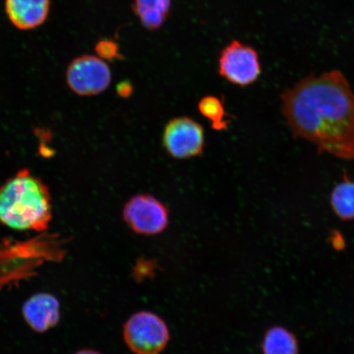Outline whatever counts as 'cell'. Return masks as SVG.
I'll return each mask as SVG.
<instances>
[{
	"mask_svg": "<svg viewBox=\"0 0 354 354\" xmlns=\"http://www.w3.org/2000/svg\"><path fill=\"white\" fill-rule=\"evenodd\" d=\"M281 99L295 138L316 145L321 153L353 160L354 93L340 71L309 75L283 91Z\"/></svg>",
	"mask_w": 354,
	"mask_h": 354,
	"instance_id": "obj_1",
	"label": "cell"
},
{
	"mask_svg": "<svg viewBox=\"0 0 354 354\" xmlns=\"http://www.w3.org/2000/svg\"><path fill=\"white\" fill-rule=\"evenodd\" d=\"M53 216L48 185L24 168L0 187V225L15 231L46 232Z\"/></svg>",
	"mask_w": 354,
	"mask_h": 354,
	"instance_id": "obj_2",
	"label": "cell"
},
{
	"mask_svg": "<svg viewBox=\"0 0 354 354\" xmlns=\"http://www.w3.org/2000/svg\"><path fill=\"white\" fill-rule=\"evenodd\" d=\"M123 336L127 347L135 354H160L169 342L170 331L157 314L141 311L127 321Z\"/></svg>",
	"mask_w": 354,
	"mask_h": 354,
	"instance_id": "obj_3",
	"label": "cell"
},
{
	"mask_svg": "<svg viewBox=\"0 0 354 354\" xmlns=\"http://www.w3.org/2000/svg\"><path fill=\"white\" fill-rule=\"evenodd\" d=\"M122 216L128 227L142 236H156L169 224L167 207L149 194L131 197L124 205Z\"/></svg>",
	"mask_w": 354,
	"mask_h": 354,
	"instance_id": "obj_4",
	"label": "cell"
},
{
	"mask_svg": "<svg viewBox=\"0 0 354 354\" xmlns=\"http://www.w3.org/2000/svg\"><path fill=\"white\" fill-rule=\"evenodd\" d=\"M261 73L259 57L254 48L232 41L221 50L218 73L232 85L249 86L259 79Z\"/></svg>",
	"mask_w": 354,
	"mask_h": 354,
	"instance_id": "obj_5",
	"label": "cell"
},
{
	"mask_svg": "<svg viewBox=\"0 0 354 354\" xmlns=\"http://www.w3.org/2000/svg\"><path fill=\"white\" fill-rule=\"evenodd\" d=\"M66 83L80 96H95L108 90L112 82L109 66L98 56L84 55L68 66Z\"/></svg>",
	"mask_w": 354,
	"mask_h": 354,
	"instance_id": "obj_6",
	"label": "cell"
},
{
	"mask_svg": "<svg viewBox=\"0 0 354 354\" xmlns=\"http://www.w3.org/2000/svg\"><path fill=\"white\" fill-rule=\"evenodd\" d=\"M162 145L175 159L201 156L205 147V128L192 118H175L167 122L163 131Z\"/></svg>",
	"mask_w": 354,
	"mask_h": 354,
	"instance_id": "obj_7",
	"label": "cell"
},
{
	"mask_svg": "<svg viewBox=\"0 0 354 354\" xmlns=\"http://www.w3.org/2000/svg\"><path fill=\"white\" fill-rule=\"evenodd\" d=\"M60 310L59 301L54 295L38 293L26 300L21 313L30 329L43 334L59 324Z\"/></svg>",
	"mask_w": 354,
	"mask_h": 354,
	"instance_id": "obj_8",
	"label": "cell"
},
{
	"mask_svg": "<svg viewBox=\"0 0 354 354\" xmlns=\"http://www.w3.org/2000/svg\"><path fill=\"white\" fill-rule=\"evenodd\" d=\"M50 0H6V12L16 28L28 30L41 26L48 19Z\"/></svg>",
	"mask_w": 354,
	"mask_h": 354,
	"instance_id": "obj_9",
	"label": "cell"
},
{
	"mask_svg": "<svg viewBox=\"0 0 354 354\" xmlns=\"http://www.w3.org/2000/svg\"><path fill=\"white\" fill-rule=\"evenodd\" d=\"M171 0H134L133 12L149 30L160 29L170 15Z\"/></svg>",
	"mask_w": 354,
	"mask_h": 354,
	"instance_id": "obj_10",
	"label": "cell"
},
{
	"mask_svg": "<svg viewBox=\"0 0 354 354\" xmlns=\"http://www.w3.org/2000/svg\"><path fill=\"white\" fill-rule=\"evenodd\" d=\"M263 352V354H299L297 339L284 327H272L264 335Z\"/></svg>",
	"mask_w": 354,
	"mask_h": 354,
	"instance_id": "obj_11",
	"label": "cell"
},
{
	"mask_svg": "<svg viewBox=\"0 0 354 354\" xmlns=\"http://www.w3.org/2000/svg\"><path fill=\"white\" fill-rule=\"evenodd\" d=\"M330 205L336 216L344 221L354 219V181L344 177L330 194Z\"/></svg>",
	"mask_w": 354,
	"mask_h": 354,
	"instance_id": "obj_12",
	"label": "cell"
},
{
	"mask_svg": "<svg viewBox=\"0 0 354 354\" xmlns=\"http://www.w3.org/2000/svg\"><path fill=\"white\" fill-rule=\"evenodd\" d=\"M199 113L209 122L212 129L216 131H227L230 120L223 100L215 95H207L198 101Z\"/></svg>",
	"mask_w": 354,
	"mask_h": 354,
	"instance_id": "obj_13",
	"label": "cell"
},
{
	"mask_svg": "<svg viewBox=\"0 0 354 354\" xmlns=\"http://www.w3.org/2000/svg\"><path fill=\"white\" fill-rule=\"evenodd\" d=\"M95 50L97 55L105 62L124 59L118 44L112 39H101L96 44Z\"/></svg>",
	"mask_w": 354,
	"mask_h": 354,
	"instance_id": "obj_14",
	"label": "cell"
},
{
	"mask_svg": "<svg viewBox=\"0 0 354 354\" xmlns=\"http://www.w3.org/2000/svg\"><path fill=\"white\" fill-rule=\"evenodd\" d=\"M156 266L151 261L141 259L137 262L133 269V276L137 281L143 280L146 277L153 275Z\"/></svg>",
	"mask_w": 354,
	"mask_h": 354,
	"instance_id": "obj_15",
	"label": "cell"
},
{
	"mask_svg": "<svg viewBox=\"0 0 354 354\" xmlns=\"http://www.w3.org/2000/svg\"><path fill=\"white\" fill-rule=\"evenodd\" d=\"M134 88H133L132 84L130 82L123 81L119 84L116 87V92L119 97L122 99H128L133 94Z\"/></svg>",
	"mask_w": 354,
	"mask_h": 354,
	"instance_id": "obj_16",
	"label": "cell"
},
{
	"mask_svg": "<svg viewBox=\"0 0 354 354\" xmlns=\"http://www.w3.org/2000/svg\"><path fill=\"white\" fill-rule=\"evenodd\" d=\"M331 242L332 245H333L336 249H340L342 245H344V243L343 237L340 236V234L336 232H335L333 236H331Z\"/></svg>",
	"mask_w": 354,
	"mask_h": 354,
	"instance_id": "obj_17",
	"label": "cell"
},
{
	"mask_svg": "<svg viewBox=\"0 0 354 354\" xmlns=\"http://www.w3.org/2000/svg\"><path fill=\"white\" fill-rule=\"evenodd\" d=\"M74 354H102L98 351H94V349L91 348H84L81 349V351L75 353Z\"/></svg>",
	"mask_w": 354,
	"mask_h": 354,
	"instance_id": "obj_18",
	"label": "cell"
}]
</instances>
